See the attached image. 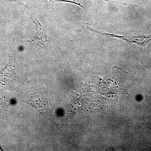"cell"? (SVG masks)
<instances>
[{"label": "cell", "mask_w": 151, "mask_h": 151, "mask_svg": "<svg viewBox=\"0 0 151 151\" xmlns=\"http://www.w3.org/2000/svg\"><path fill=\"white\" fill-rule=\"evenodd\" d=\"M28 98L31 102V104L36 110L42 115L47 117V119H51L52 123H55L52 121L54 119H52L51 110L50 109L47 103V98L46 96H45L44 93H37L36 90H34L29 92Z\"/></svg>", "instance_id": "cell-1"}, {"label": "cell", "mask_w": 151, "mask_h": 151, "mask_svg": "<svg viewBox=\"0 0 151 151\" xmlns=\"http://www.w3.org/2000/svg\"><path fill=\"white\" fill-rule=\"evenodd\" d=\"M35 26V35L28 42L30 43H36L45 47L48 40V37L45 29L37 19L31 16Z\"/></svg>", "instance_id": "cell-2"}, {"label": "cell", "mask_w": 151, "mask_h": 151, "mask_svg": "<svg viewBox=\"0 0 151 151\" xmlns=\"http://www.w3.org/2000/svg\"><path fill=\"white\" fill-rule=\"evenodd\" d=\"M50 2L52 3H58L60 2H70L73 3V4H76L78 5L82 6L81 4L82 1L81 0H48Z\"/></svg>", "instance_id": "cell-4"}, {"label": "cell", "mask_w": 151, "mask_h": 151, "mask_svg": "<svg viewBox=\"0 0 151 151\" xmlns=\"http://www.w3.org/2000/svg\"><path fill=\"white\" fill-rule=\"evenodd\" d=\"M17 72V63L16 59L13 56H9L8 63L0 71V78L6 77L8 79L14 78Z\"/></svg>", "instance_id": "cell-3"}]
</instances>
